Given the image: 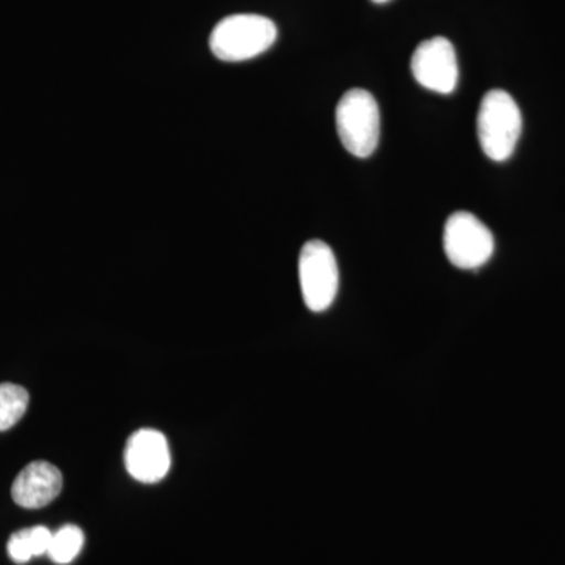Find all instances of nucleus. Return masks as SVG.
I'll use <instances>...</instances> for the list:
<instances>
[{
  "instance_id": "obj_3",
  "label": "nucleus",
  "mask_w": 565,
  "mask_h": 565,
  "mask_svg": "<svg viewBox=\"0 0 565 565\" xmlns=\"http://www.w3.org/2000/svg\"><path fill=\"white\" fill-rule=\"evenodd\" d=\"M334 118L345 150L355 158H370L381 139V110L374 96L363 88L345 92Z\"/></svg>"
},
{
  "instance_id": "obj_7",
  "label": "nucleus",
  "mask_w": 565,
  "mask_h": 565,
  "mask_svg": "<svg viewBox=\"0 0 565 565\" xmlns=\"http://www.w3.org/2000/svg\"><path fill=\"white\" fill-rule=\"evenodd\" d=\"M128 473L143 484H156L169 475L172 456L166 435L154 429L137 430L126 445Z\"/></svg>"
},
{
  "instance_id": "obj_10",
  "label": "nucleus",
  "mask_w": 565,
  "mask_h": 565,
  "mask_svg": "<svg viewBox=\"0 0 565 565\" xmlns=\"http://www.w3.org/2000/svg\"><path fill=\"white\" fill-rule=\"evenodd\" d=\"M29 407L28 390L20 385H0V433L21 422Z\"/></svg>"
},
{
  "instance_id": "obj_8",
  "label": "nucleus",
  "mask_w": 565,
  "mask_h": 565,
  "mask_svg": "<svg viewBox=\"0 0 565 565\" xmlns=\"http://www.w3.org/2000/svg\"><path fill=\"white\" fill-rule=\"evenodd\" d=\"M61 470L50 462L29 463L14 479L11 497L24 509H41L51 504L62 492Z\"/></svg>"
},
{
  "instance_id": "obj_11",
  "label": "nucleus",
  "mask_w": 565,
  "mask_h": 565,
  "mask_svg": "<svg viewBox=\"0 0 565 565\" xmlns=\"http://www.w3.org/2000/svg\"><path fill=\"white\" fill-rule=\"evenodd\" d=\"M85 535L81 527L66 525L61 527L57 533H52V541L47 556L55 564H70L79 556L82 546H84Z\"/></svg>"
},
{
  "instance_id": "obj_12",
  "label": "nucleus",
  "mask_w": 565,
  "mask_h": 565,
  "mask_svg": "<svg viewBox=\"0 0 565 565\" xmlns=\"http://www.w3.org/2000/svg\"><path fill=\"white\" fill-rule=\"evenodd\" d=\"M374 3H385L388 2V0H373Z\"/></svg>"
},
{
  "instance_id": "obj_2",
  "label": "nucleus",
  "mask_w": 565,
  "mask_h": 565,
  "mask_svg": "<svg viewBox=\"0 0 565 565\" xmlns=\"http://www.w3.org/2000/svg\"><path fill=\"white\" fill-rule=\"evenodd\" d=\"M277 25L262 14H233L215 25L212 54L222 62H245L264 54L277 41Z\"/></svg>"
},
{
  "instance_id": "obj_6",
  "label": "nucleus",
  "mask_w": 565,
  "mask_h": 565,
  "mask_svg": "<svg viewBox=\"0 0 565 565\" xmlns=\"http://www.w3.org/2000/svg\"><path fill=\"white\" fill-rule=\"evenodd\" d=\"M412 74L427 90L449 95L459 82V63L455 46L445 36L423 41L412 55Z\"/></svg>"
},
{
  "instance_id": "obj_5",
  "label": "nucleus",
  "mask_w": 565,
  "mask_h": 565,
  "mask_svg": "<svg viewBox=\"0 0 565 565\" xmlns=\"http://www.w3.org/2000/svg\"><path fill=\"white\" fill-rule=\"evenodd\" d=\"M444 248L452 266L475 270L484 266L494 252L493 234L467 211H457L445 223Z\"/></svg>"
},
{
  "instance_id": "obj_9",
  "label": "nucleus",
  "mask_w": 565,
  "mask_h": 565,
  "mask_svg": "<svg viewBox=\"0 0 565 565\" xmlns=\"http://www.w3.org/2000/svg\"><path fill=\"white\" fill-rule=\"evenodd\" d=\"M52 533L46 526H33L11 535L7 552L17 564H25L33 556L47 555Z\"/></svg>"
},
{
  "instance_id": "obj_1",
  "label": "nucleus",
  "mask_w": 565,
  "mask_h": 565,
  "mask_svg": "<svg viewBox=\"0 0 565 565\" xmlns=\"http://www.w3.org/2000/svg\"><path fill=\"white\" fill-rule=\"evenodd\" d=\"M476 122L479 145L487 158L494 162L508 161L514 154L523 128L522 111L515 99L504 90L487 93Z\"/></svg>"
},
{
  "instance_id": "obj_4",
  "label": "nucleus",
  "mask_w": 565,
  "mask_h": 565,
  "mask_svg": "<svg viewBox=\"0 0 565 565\" xmlns=\"http://www.w3.org/2000/svg\"><path fill=\"white\" fill-rule=\"evenodd\" d=\"M299 281L303 302L313 313L332 307L340 288V270L330 245L308 241L299 256Z\"/></svg>"
}]
</instances>
